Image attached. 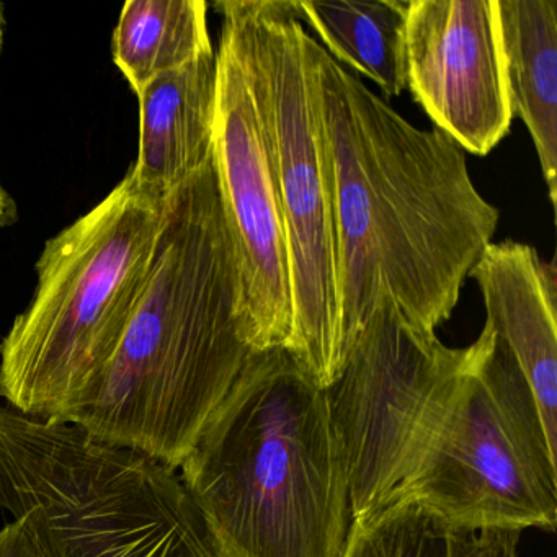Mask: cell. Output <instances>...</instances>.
I'll use <instances>...</instances> for the list:
<instances>
[{
  "instance_id": "4fadbf2b",
  "label": "cell",
  "mask_w": 557,
  "mask_h": 557,
  "mask_svg": "<svg viewBox=\"0 0 557 557\" xmlns=\"http://www.w3.org/2000/svg\"><path fill=\"white\" fill-rule=\"evenodd\" d=\"M296 17L341 66L367 77L396 99L406 90V18L403 0H293ZM355 74V76H357Z\"/></svg>"
},
{
  "instance_id": "30bf717a",
  "label": "cell",
  "mask_w": 557,
  "mask_h": 557,
  "mask_svg": "<svg viewBox=\"0 0 557 557\" xmlns=\"http://www.w3.org/2000/svg\"><path fill=\"white\" fill-rule=\"evenodd\" d=\"M485 325L517 361L557 451V270L534 247L491 243L472 267Z\"/></svg>"
},
{
  "instance_id": "52a82bcc",
  "label": "cell",
  "mask_w": 557,
  "mask_h": 557,
  "mask_svg": "<svg viewBox=\"0 0 557 557\" xmlns=\"http://www.w3.org/2000/svg\"><path fill=\"white\" fill-rule=\"evenodd\" d=\"M471 357L423 331L383 295L325 387L354 521L387 507Z\"/></svg>"
},
{
  "instance_id": "277c9868",
  "label": "cell",
  "mask_w": 557,
  "mask_h": 557,
  "mask_svg": "<svg viewBox=\"0 0 557 557\" xmlns=\"http://www.w3.org/2000/svg\"><path fill=\"white\" fill-rule=\"evenodd\" d=\"M164 207L126 174L45 244L34 298L0 342V397L8 406L64 422L99 381L148 285Z\"/></svg>"
},
{
  "instance_id": "9c48e42d",
  "label": "cell",
  "mask_w": 557,
  "mask_h": 557,
  "mask_svg": "<svg viewBox=\"0 0 557 557\" xmlns=\"http://www.w3.org/2000/svg\"><path fill=\"white\" fill-rule=\"evenodd\" d=\"M406 89L462 151L488 154L513 120L497 0H410Z\"/></svg>"
},
{
  "instance_id": "6da1fadb",
  "label": "cell",
  "mask_w": 557,
  "mask_h": 557,
  "mask_svg": "<svg viewBox=\"0 0 557 557\" xmlns=\"http://www.w3.org/2000/svg\"><path fill=\"white\" fill-rule=\"evenodd\" d=\"M311 58L334 182L344 355L383 295L436 332L492 243L498 210L448 135L407 122L314 37Z\"/></svg>"
},
{
  "instance_id": "e0dca14e",
  "label": "cell",
  "mask_w": 557,
  "mask_h": 557,
  "mask_svg": "<svg viewBox=\"0 0 557 557\" xmlns=\"http://www.w3.org/2000/svg\"><path fill=\"white\" fill-rule=\"evenodd\" d=\"M0 557H44L24 518H14L0 528Z\"/></svg>"
},
{
  "instance_id": "8fae6325",
  "label": "cell",
  "mask_w": 557,
  "mask_h": 557,
  "mask_svg": "<svg viewBox=\"0 0 557 557\" xmlns=\"http://www.w3.org/2000/svg\"><path fill=\"white\" fill-rule=\"evenodd\" d=\"M139 151L128 171L139 188L165 200L213 156L216 53L208 51L146 84L138 94Z\"/></svg>"
},
{
  "instance_id": "ba28073f",
  "label": "cell",
  "mask_w": 557,
  "mask_h": 557,
  "mask_svg": "<svg viewBox=\"0 0 557 557\" xmlns=\"http://www.w3.org/2000/svg\"><path fill=\"white\" fill-rule=\"evenodd\" d=\"M216 64L213 164L239 260L240 322L252 350H286L293 299L282 211L249 74L224 22Z\"/></svg>"
},
{
  "instance_id": "7c38bea8",
  "label": "cell",
  "mask_w": 557,
  "mask_h": 557,
  "mask_svg": "<svg viewBox=\"0 0 557 557\" xmlns=\"http://www.w3.org/2000/svg\"><path fill=\"white\" fill-rule=\"evenodd\" d=\"M511 112L533 139L557 208V0H497Z\"/></svg>"
},
{
  "instance_id": "5b68a950",
  "label": "cell",
  "mask_w": 557,
  "mask_h": 557,
  "mask_svg": "<svg viewBox=\"0 0 557 557\" xmlns=\"http://www.w3.org/2000/svg\"><path fill=\"white\" fill-rule=\"evenodd\" d=\"M249 74L282 211L293 299L288 351L322 389L344 367L331 156L312 73L311 35L293 0H223Z\"/></svg>"
},
{
  "instance_id": "5bb4252c",
  "label": "cell",
  "mask_w": 557,
  "mask_h": 557,
  "mask_svg": "<svg viewBox=\"0 0 557 557\" xmlns=\"http://www.w3.org/2000/svg\"><path fill=\"white\" fill-rule=\"evenodd\" d=\"M208 51L205 0H128L113 32V61L135 94Z\"/></svg>"
},
{
  "instance_id": "8992f818",
  "label": "cell",
  "mask_w": 557,
  "mask_h": 557,
  "mask_svg": "<svg viewBox=\"0 0 557 557\" xmlns=\"http://www.w3.org/2000/svg\"><path fill=\"white\" fill-rule=\"evenodd\" d=\"M469 347L468 364L391 504L413 502L449 528L553 533L556 449L533 393L487 327Z\"/></svg>"
},
{
  "instance_id": "ac0fdd59",
  "label": "cell",
  "mask_w": 557,
  "mask_h": 557,
  "mask_svg": "<svg viewBox=\"0 0 557 557\" xmlns=\"http://www.w3.org/2000/svg\"><path fill=\"white\" fill-rule=\"evenodd\" d=\"M18 220L17 203L4 185L0 184V227L11 226Z\"/></svg>"
},
{
  "instance_id": "9a60e30c",
  "label": "cell",
  "mask_w": 557,
  "mask_h": 557,
  "mask_svg": "<svg viewBox=\"0 0 557 557\" xmlns=\"http://www.w3.org/2000/svg\"><path fill=\"white\" fill-rule=\"evenodd\" d=\"M342 557H449V527L413 502L354 521Z\"/></svg>"
},
{
  "instance_id": "3957f363",
  "label": "cell",
  "mask_w": 557,
  "mask_h": 557,
  "mask_svg": "<svg viewBox=\"0 0 557 557\" xmlns=\"http://www.w3.org/2000/svg\"><path fill=\"white\" fill-rule=\"evenodd\" d=\"M221 557H342L350 487L324 389L253 351L177 471Z\"/></svg>"
},
{
  "instance_id": "7a4b0ae2",
  "label": "cell",
  "mask_w": 557,
  "mask_h": 557,
  "mask_svg": "<svg viewBox=\"0 0 557 557\" xmlns=\"http://www.w3.org/2000/svg\"><path fill=\"white\" fill-rule=\"evenodd\" d=\"M253 351L211 156L165 198L154 265L122 344L61 423L178 471Z\"/></svg>"
},
{
  "instance_id": "d6986e66",
  "label": "cell",
  "mask_w": 557,
  "mask_h": 557,
  "mask_svg": "<svg viewBox=\"0 0 557 557\" xmlns=\"http://www.w3.org/2000/svg\"><path fill=\"white\" fill-rule=\"evenodd\" d=\"M4 38H5V8L0 2V57H2V50H4Z\"/></svg>"
},
{
  "instance_id": "2e32d148",
  "label": "cell",
  "mask_w": 557,
  "mask_h": 557,
  "mask_svg": "<svg viewBox=\"0 0 557 557\" xmlns=\"http://www.w3.org/2000/svg\"><path fill=\"white\" fill-rule=\"evenodd\" d=\"M520 531L449 528V557H520Z\"/></svg>"
}]
</instances>
